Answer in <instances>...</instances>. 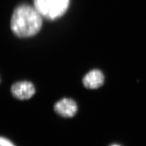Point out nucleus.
I'll return each instance as SVG.
<instances>
[{
	"label": "nucleus",
	"mask_w": 146,
	"mask_h": 146,
	"mask_svg": "<svg viewBox=\"0 0 146 146\" xmlns=\"http://www.w3.org/2000/svg\"><path fill=\"white\" fill-rule=\"evenodd\" d=\"M42 17L35 7L28 5H19L11 16V29L16 36L20 37L34 36L42 27Z\"/></svg>",
	"instance_id": "f257e3e1"
},
{
	"label": "nucleus",
	"mask_w": 146,
	"mask_h": 146,
	"mask_svg": "<svg viewBox=\"0 0 146 146\" xmlns=\"http://www.w3.org/2000/svg\"><path fill=\"white\" fill-rule=\"evenodd\" d=\"M70 0H34V7L42 17L49 20L60 17L67 11Z\"/></svg>",
	"instance_id": "f03ea898"
},
{
	"label": "nucleus",
	"mask_w": 146,
	"mask_h": 146,
	"mask_svg": "<svg viewBox=\"0 0 146 146\" xmlns=\"http://www.w3.org/2000/svg\"><path fill=\"white\" fill-rule=\"evenodd\" d=\"M11 92L13 96L16 98L21 100H25L31 98L35 93V89L31 82L21 81L12 85Z\"/></svg>",
	"instance_id": "7ed1b4c3"
},
{
	"label": "nucleus",
	"mask_w": 146,
	"mask_h": 146,
	"mask_svg": "<svg viewBox=\"0 0 146 146\" xmlns=\"http://www.w3.org/2000/svg\"><path fill=\"white\" fill-rule=\"evenodd\" d=\"M54 110L57 114L62 117H72L76 114L78 106L73 100L64 98L55 104Z\"/></svg>",
	"instance_id": "20e7f679"
},
{
	"label": "nucleus",
	"mask_w": 146,
	"mask_h": 146,
	"mask_svg": "<svg viewBox=\"0 0 146 146\" xmlns=\"http://www.w3.org/2000/svg\"><path fill=\"white\" fill-rule=\"evenodd\" d=\"M104 80L103 73L100 70L94 69L84 76L82 82L86 88L93 89L98 88L102 86Z\"/></svg>",
	"instance_id": "39448f33"
},
{
	"label": "nucleus",
	"mask_w": 146,
	"mask_h": 146,
	"mask_svg": "<svg viewBox=\"0 0 146 146\" xmlns=\"http://www.w3.org/2000/svg\"><path fill=\"white\" fill-rule=\"evenodd\" d=\"M1 146H16L9 140L5 137H1L0 140Z\"/></svg>",
	"instance_id": "423d86ee"
},
{
	"label": "nucleus",
	"mask_w": 146,
	"mask_h": 146,
	"mask_svg": "<svg viewBox=\"0 0 146 146\" xmlns=\"http://www.w3.org/2000/svg\"><path fill=\"white\" fill-rule=\"evenodd\" d=\"M118 146V145H113V146Z\"/></svg>",
	"instance_id": "0eeeda50"
}]
</instances>
